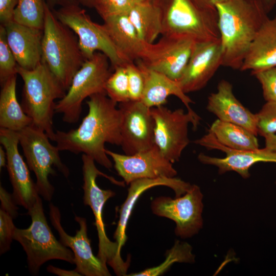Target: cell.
<instances>
[{
    "instance_id": "obj_2",
    "label": "cell",
    "mask_w": 276,
    "mask_h": 276,
    "mask_svg": "<svg viewBox=\"0 0 276 276\" xmlns=\"http://www.w3.org/2000/svg\"><path fill=\"white\" fill-rule=\"evenodd\" d=\"M222 66L240 70L267 13L260 0H226L217 4Z\"/></svg>"
},
{
    "instance_id": "obj_38",
    "label": "cell",
    "mask_w": 276,
    "mask_h": 276,
    "mask_svg": "<svg viewBox=\"0 0 276 276\" xmlns=\"http://www.w3.org/2000/svg\"><path fill=\"white\" fill-rule=\"evenodd\" d=\"M1 209L8 214L13 219L18 215L17 204L14 201L12 194L9 193L1 185L0 186Z\"/></svg>"
},
{
    "instance_id": "obj_43",
    "label": "cell",
    "mask_w": 276,
    "mask_h": 276,
    "mask_svg": "<svg viewBox=\"0 0 276 276\" xmlns=\"http://www.w3.org/2000/svg\"><path fill=\"white\" fill-rule=\"evenodd\" d=\"M51 4L59 5L62 7L78 5L79 4L77 0H49Z\"/></svg>"
},
{
    "instance_id": "obj_24",
    "label": "cell",
    "mask_w": 276,
    "mask_h": 276,
    "mask_svg": "<svg viewBox=\"0 0 276 276\" xmlns=\"http://www.w3.org/2000/svg\"><path fill=\"white\" fill-rule=\"evenodd\" d=\"M144 78V88L141 101L149 108L163 105L173 95L184 104L188 111L196 113L190 106L193 101L183 92L179 82L164 74L146 67L139 60L135 61Z\"/></svg>"
},
{
    "instance_id": "obj_47",
    "label": "cell",
    "mask_w": 276,
    "mask_h": 276,
    "mask_svg": "<svg viewBox=\"0 0 276 276\" xmlns=\"http://www.w3.org/2000/svg\"><path fill=\"white\" fill-rule=\"evenodd\" d=\"M134 1H135L136 2H143V1H151V0H134Z\"/></svg>"
},
{
    "instance_id": "obj_14",
    "label": "cell",
    "mask_w": 276,
    "mask_h": 276,
    "mask_svg": "<svg viewBox=\"0 0 276 276\" xmlns=\"http://www.w3.org/2000/svg\"><path fill=\"white\" fill-rule=\"evenodd\" d=\"M195 44L188 38L162 36L157 42L149 44L143 58L138 60L146 67L178 81Z\"/></svg>"
},
{
    "instance_id": "obj_8",
    "label": "cell",
    "mask_w": 276,
    "mask_h": 276,
    "mask_svg": "<svg viewBox=\"0 0 276 276\" xmlns=\"http://www.w3.org/2000/svg\"><path fill=\"white\" fill-rule=\"evenodd\" d=\"M18 132L28 166L36 176L38 193L45 200L50 201L55 188L49 176L56 174L54 167L66 178L69 176V169L61 159L59 148L50 142L43 130L32 124Z\"/></svg>"
},
{
    "instance_id": "obj_40",
    "label": "cell",
    "mask_w": 276,
    "mask_h": 276,
    "mask_svg": "<svg viewBox=\"0 0 276 276\" xmlns=\"http://www.w3.org/2000/svg\"><path fill=\"white\" fill-rule=\"evenodd\" d=\"M47 270L48 272L59 276H80L81 274L77 272L75 269L67 270L58 268L53 265H49Z\"/></svg>"
},
{
    "instance_id": "obj_7",
    "label": "cell",
    "mask_w": 276,
    "mask_h": 276,
    "mask_svg": "<svg viewBox=\"0 0 276 276\" xmlns=\"http://www.w3.org/2000/svg\"><path fill=\"white\" fill-rule=\"evenodd\" d=\"M162 7V36L188 38L195 43L220 39L216 9L202 7L194 0H169Z\"/></svg>"
},
{
    "instance_id": "obj_46",
    "label": "cell",
    "mask_w": 276,
    "mask_h": 276,
    "mask_svg": "<svg viewBox=\"0 0 276 276\" xmlns=\"http://www.w3.org/2000/svg\"><path fill=\"white\" fill-rule=\"evenodd\" d=\"M79 3L86 7H92L95 6L96 0H77Z\"/></svg>"
},
{
    "instance_id": "obj_41",
    "label": "cell",
    "mask_w": 276,
    "mask_h": 276,
    "mask_svg": "<svg viewBox=\"0 0 276 276\" xmlns=\"http://www.w3.org/2000/svg\"><path fill=\"white\" fill-rule=\"evenodd\" d=\"M200 6L208 9H216L217 4L224 2L226 0H194Z\"/></svg>"
},
{
    "instance_id": "obj_21",
    "label": "cell",
    "mask_w": 276,
    "mask_h": 276,
    "mask_svg": "<svg viewBox=\"0 0 276 276\" xmlns=\"http://www.w3.org/2000/svg\"><path fill=\"white\" fill-rule=\"evenodd\" d=\"M4 26L8 44L18 65L27 70L36 68L42 62L43 30L13 20Z\"/></svg>"
},
{
    "instance_id": "obj_42",
    "label": "cell",
    "mask_w": 276,
    "mask_h": 276,
    "mask_svg": "<svg viewBox=\"0 0 276 276\" xmlns=\"http://www.w3.org/2000/svg\"><path fill=\"white\" fill-rule=\"evenodd\" d=\"M265 138V145L266 148L276 153V134H271L266 135Z\"/></svg>"
},
{
    "instance_id": "obj_34",
    "label": "cell",
    "mask_w": 276,
    "mask_h": 276,
    "mask_svg": "<svg viewBox=\"0 0 276 276\" xmlns=\"http://www.w3.org/2000/svg\"><path fill=\"white\" fill-rule=\"evenodd\" d=\"M136 2L134 0H96L94 7L102 18L129 13Z\"/></svg>"
},
{
    "instance_id": "obj_27",
    "label": "cell",
    "mask_w": 276,
    "mask_h": 276,
    "mask_svg": "<svg viewBox=\"0 0 276 276\" xmlns=\"http://www.w3.org/2000/svg\"><path fill=\"white\" fill-rule=\"evenodd\" d=\"M16 75L3 83L0 94V127L19 132L32 124L17 99Z\"/></svg>"
},
{
    "instance_id": "obj_22",
    "label": "cell",
    "mask_w": 276,
    "mask_h": 276,
    "mask_svg": "<svg viewBox=\"0 0 276 276\" xmlns=\"http://www.w3.org/2000/svg\"><path fill=\"white\" fill-rule=\"evenodd\" d=\"M129 185L127 198L119 210V219L113 235L120 251L127 240L126 227L133 207L144 192L154 187L164 186L172 189L175 197H179L185 194L191 185L180 178L167 177L139 179L133 181Z\"/></svg>"
},
{
    "instance_id": "obj_4",
    "label": "cell",
    "mask_w": 276,
    "mask_h": 276,
    "mask_svg": "<svg viewBox=\"0 0 276 276\" xmlns=\"http://www.w3.org/2000/svg\"><path fill=\"white\" fill-rule=\"evenodd\" d=\"M17 72L24 82L21 105L24 112L32 119V124L52 140L55 101L64 97L66 90L42 62L31 70L18 66Z\"/></svg>"
},
{
    "instance_id": "obj_37",
    "label": "cell",
    "mask_w": 276,
    "mask_h": 276,
    "mask_svg": "<svg viewBox=\"0 0 276 276\" xmlns=\"http://www.w3.org/2000/svg\"><path fill=\"white\" fill-rule=\"evenodd\" d=\"M13 218L2 209H0V254H4L10 249L16 227Z\"/></svg>"
},
{
    "instance_id": "obj_5",
    "label": "cell",
    "mask_w": 276,
    "mask_h": 276,
    "mask_svg": "<svg viewBox=\"0 0 276 276\" xmlns=\"http://www.w3.org/2000/svg\"><path fill=\"white\" fill-rule=\"evenodd\" d=\"M82 174L83 183V203L90 207L95 216L98 239L99 250L97 257L104 263L108 264L117 275H126L130 265V258L124 261L121 257L117 242L110 241L107 237L103 220V206L108 199L113 197L115 193L111 190H103L97 185L98 176H103L113 183L124 186L125 182L117 180L100 171L95 165V160L90 156L83 154Z\"/></svg>"
},
{
    "instance_id": "obj_3",
    "label": "cell",
    "mask_w": 276,
    "mask_h": 276,
    "mask_svg": "<svg viewBox=\"0 0 276 276\" xmlns=\"http://www.w3.org/2000/svg\"><path fill=\"white\" fill-rule=\"evenodd\" d=\"M86 60L75 33L57 19L45 2L42 62L67 91L74 75Z\"/></svg>"
},
{
    "instance_id": "obj_13",
    "label": "cell",
    "mask_w": 276,
    "mask_h": 276,
    "mask_svg": "<svg viewBox=\"0 0 276 276\" xmlns=\"http://www.w3.org/2000/svg\"><path fill=\"white\" fill-rule=\"evenodd\" d=\"M122 113L121 146L125 154L132 155L154 145V121L149 108L141 101L120 103Z\"/></svg>"
},
{
    "instance_id": "obj_6",
    "label": "cell",
    "mask_w": 276,
    "mask_h": 276,
    "mask_svg": "<svg viewBox=\"0 0 276 276\" xmlns=\"http://www.w3.org/2000/svg\"><path fill=\"white\" fill-rule=\"evenodd\" d=\"M27 214L31 218L30 226L25 229L15 227L13 240L18 242L26 252L31 274L38 275L41 266L51 260L75 264L72 250L56 239L49 227L39 196Z\"/></svg>"
},
{
    "instance_id": "obj_19",
    "label": "cell",
    "mask_w": 276,
    "mask_h": 276,
    "mask_svg": "<svg viewBox=\"0 0 276 276\" xmlns=\"http://www.w3.org/2000/svg\"><path fill=\"white\" fill-rule=\"evenodd\" d=\"M222 64L220 39L195 43L186 69L178 81L186 94L203 88Z\"/></svg>"
},
{
    "instance_id": "obj_29",
    "label": "cell",
    "mask_w": 276,
    "mask_h": 276,
    "mask_svg": "<svg viewBox=\"0 0 276 276\" xmlns=\"http://www.w3.org/2000/svg\"><path fill=\"white\" fill-rule=\"evenodd\" d=\"M195 256L192 247L188 243L176 240L173 246L166 252L165 261L158 266L146 269L142 271L127 274L128 276H157L164 274L176 262L192 263Z\"/></svg>"
},
{
    "instance_id": "obj_20",
    "label": "cell",
    "mask_w": 276,
    "mask_h": 276,
    "mask_svg": "<svg viewBox=\"0 0 276 276\" xmlns=\"http://www.w3.org/2000/svg\"><path fill=\"white\" fill-rule=\"evenodd\" d=\"M206 109L218 120L241 126L258 135L256 114L236 98L233 86L228 81L222 80L219 82L217 91L208 97Z\"/></svg>"
},
{
    "instance_id": "obj_26",
    "label": "cell",
    "mask_w": 276,
    "mask_h": 276,
    "mask_svg": "<svg viewBox=\"0 0 276 276\" xmlns=\"http://www.w3.org/2000/svg\"><path fill=\"white\" fill-rule=\"evenodd\" d=\"M139 37L153 43L163 30V10L157 0L136 2L128 14Z\"/></svg>"
},
{
    "instance_id": "obj_30",
    "label": "cell",
    "mask_w": 276,
    "mask_h": 276,
    "mask_svg": "<svg viewBox=\"0 0 276 276\" xmlns=\"http://www.w3.org/2000/svg\"><path fill=\"white\" fill-rule=\"evenodd\" d=\"M44 0H18L13 21L43 30L45 16Z\"/></svg>"
},
{
    "instance_id": "obj_39",
    "label": "cell",
    "mask_w": 276,
    "mask_h": 276,
    "mask_svg": "<svg viewBox=\"0 0 276 276\" xmlns=\"http://www.w3.org/2000/svg\"><path fill=\"white\" fill-rule=\"evenodd\" d=\"M18 0H0L1 25H5L13 20V15Z\"/></svg>"
},
{
    "instance_id": "obj_33",
    "label": "cell",
    "mask_w": 276,
    "mask_h": 276,
    "mask_svg": "<svg viewBox=\"0 0 276 276\" xmlns=\"http://www.w3.org/2000/svg\"><path fill=\"white\" fill-rule=\"evenodd\" d=\"M256 114L258 134L264 137L276 132V101L266 102Z\"/></svg>"
},
{
    "instance_id": "obj_16",
    "label": "cell",
    "mask_w": 276,
    "mask_h": 276,
    "mask_svg": "<svg viewBox=\"0 0 276 276\" xmlns=\"http://www.w3.org/2000/svg\"><path fill=\"white\" fill-rule=\"evenodd\" d=\"M194 143L209 150H218L226 154L223 158L212 157L202 153L198 155L200 162L217 167L220 174L235 171L243 178H247L250 176L249 169L254 164L259 162L276 163V153L266 147L255 150L232 149L219 143L209 131L201 138L195 140Z\"/></svg>"
},
{
    "instance_id": "obj_18",
    "label": "cell",
    "mask_w": 276,
    "mask_h": 276,
    "mask_svg": "<svg viewBox=\"0 0 276 276\" xmlns=\"http://www.w3.org/2000/svg\"><path fill=\"white\" fill-rule=\"evenodd\" d=\"M0 142L7 154L6 167L13 187L14 201L17 205L28 210L34 205L39 194L28 165L18 151V132L1 128Z\"/></svg>"
},
{
    "instance_id": "obj_31",
    "label": "cell",
    "mask_w": 276,
    "mask_h": 276,
    "mask_svg": "<svg viewBox=\"0 0 276 276\" xmlns=\"http://www.w3.org/2000/svg\"><path fill=\"white\" fill-rule=\"evenodd\" d=\"M126 65L113 69L105 85L107 96L118 103L130 100L128 77Z\"/></svg>"
},
{
    "instance_id": "obj_35",
    "label": "cell",
    "mask_w": 276,
    "mask_h": 276,
    "mask_svg": "<svg viewBox=\"0 0 276 276\" xmlns=\"http://www.w3.org/2000/svg\"><path fill=\"white\" fill-rule=\"evenodd\" d=\"M125 67L128 77L130 100L141 101L144 88L143 73L134 62H129Z\"/></svg>"
},
{
    "instance_id": "obj_9",
    "label": "cell",
    "mask_w": 276,
    "mask_h": 276,
    "mask_svg": "<svg viewBox=\"0 0 276 276\" xmlns=\"http://www.w3.org/2000/svg\"><path fill=\"white\" fill-rule=\"evenodd\" d=\"M108 58L96 52L86 59L74 75L65 95L56 103L55 113L62 115L67 123H77L82 112L83 101L97 94H106L105 85L111 74Z\"/></svg>"
},
{
    "instance_id": "obj_1",
    "label": "cell",
    "mask_w": 276,
    "mask_h": 276,
    "mask_svg": "<svg viewBox=\"0 0 276 276\" xmlns=\"http://www.w3.org/2000/svg\"><path fill=\"white\" fill-rule=\"evenodd\" d=\"M88 112L79 126L68 131L57 130L52 141L60 151L83 153L109 169L112 162L105 152V143L120 146L122 113L117 103L106 94H97L86 101Z\"/></svg>"
},
{
    "instance_id": "obj_44",
    "label": "cell",
    "mask_w": 276,
    "mask_h": 276,
    "mask_svg": "<svg viewBox=\"0 0 276 276\" xmlns=\"http://www.w3.org/2000/svg\"><path fill=\"white\" fill-rule=\"evenodd\" d=\"M267 13L270 12L276 4V0H260Z\"/></svg>"
},
{
    "instance_id": "obj_12",
    "label": "cell",
    "mask_w": 276,
    "mask_h": 276,
    "mask_svg": "<svg viewBox=\"0 0 276 276\" xmlns=\"http://www.w3.org/2000/svg\"><path fill=\"white\" fill-rule=\"evenodd\" d=\"M202 199L200 188L194 184L185 194L174 199L168 196L155 198L151 208L154 214L173 221L175 235L186 239L197 234L203 226Z\"/></svg>"
},
{
    "instance_id": "obj_45",
    "label": "cell",
    "mask_w": 276,
    "mask_h": 276,
    "mask_svg": "<svg viewBox=\"0 0 276 276\" xmlns=\"http://www.w3.org/2000/svg\"><path fill=\"white\" fill-rule=\"evenodd\" d=\"M7 164V154L3 146H0V168L4 167Z\"/></svg>"
},
{
    "instance_id": "obj_28",
    "label": "cell",
    "mask_w": 276,
    "mask_h": 276,
    "mask_svg": "<svg viewBox=\"0 0 276 276\" xmlns=\"http://www.w3.org/2000/svg\"><path fill=\"white\" fill-rule=\"evenodd\" d=\"M209 132L221 144L238 150H255L259 149L255 134L245 128L231 123L216 120Z\"/></svg>"
},
{
    "instance_id": "obj_36",
    "label": "cell",
    "mask_w": 276,
    "mask_h": 276,
    "mask_svg": "<svg viewBox=\"0 0 276 276\" xmlns=\"http://www.w3.org/2000/svg\"><path fill=\"white\" fill-rule=\"evenodd\" d=\"M260 83L266 102L276 101V66L252 73Z\"/></svg>"
},
{
    "instance_id": "obj_10",
    "label": "cell",
    "mask_w": 276,
    "mask_h": 276,
    "mask_svg": "<svg viewBox=\"0 0 276 276\" xmlns=\"http://www.w3.org/2000/svg\"><path fill=\"white\" fill-rule=\"evenodd\" d=\"M53 12L59 21L77 35L86 59L90 58L96 52H101L108 58L113 69L129 63L117 50L103 25L94 22L78 5L61 7Z\"/></svg>"
},
{
    "instance_id": "obj_23",
    "label": "cell",
    "mask_w": 276,
    "mask_h": 276,
    "mask_svg": "<svg viewBox=\"0 0 276 276\" xmlns=\"http://www.w3.org/2000/svg\"><path fill=\"white\" fill-rule=\"evenodd\" d=\"M102 24L113 45L128 62L141 60L148 45L139 36L128 15L109 16Z\"/></svg>"
},
{
    "instance_id": "obj_15",
    "label": "cell",
    "mask_w": 276,
    "mask_h": 276,
    "mask_svg": "<svg viewBox=\"0 0 276 276\" xmlns=\"http://www.w3.org/2000/svg\"><path fill=\"white\" fill-rule=\"evenodd\" d=\"M50 219L52 225L58 232L60 242L65 246L70 248L74 256L75 270L85 276L111 275L107 264L98 257L94 256L87 236V227L85 218L75 216V220L79 225L74 236L68 235L61 224L59 209L52 203L49 205Z\"/></svg>"
},
{
    "instance_id": "obj_11",
    "label": "cell",
    "mask_w": 276,
    "mask_h": 276,
    "mask_svg": "<svg viewBox=\"0 0 276 276\" xmlns=\"http://www.w3.org/2000/svg\"><path fill=\"white\" fill-rule=\"evenodd\" d=\"M151 113L154 121L155 145L172 164L178 162L190 143L189 124L196 129L200 118L182 108L171 110L164 105L151 108Z\"/></svg>"
},
{
    "instance_id": "obj_17",
    "label": "cell",
    "mask_w": 276,
    "mask_h": 276,
    "mask_svg": "<svg viewBox=\"0 0 276 276\" xmlns=\"http://www.w3.org/2000/svg\"><path fill=\"white\" fill-rule=\"evenodd\" d=\"M105 152L113 160L115 169L126 185L139 179L175 177L177 173L172 163L156 145L132 155L121 154L107 149Z\"/></svg>"
},
{
    "instance_id": "obj_25",
    "label": "cell",
    "mask_w": 276,
    "mask_h": 276,
    "mask_svg": "<svg viewBox=\"0 0 276 276\" xmlns=\"http://www.w3.org/2000/svg\"><path fill=\"white\" fill-rule=\"evenodd\" d=\"M276 66V15L263 22L240 69L251 73Z\"/></svg>"
},
{
    "instance_id": "obj_32",
    "label": "cell",
    "mask_w": 276,
    "mask_h": 276,
    "mask_svg": "<svg viewBox=\"0 0 276 276\" xmlns=\"http://www.w3.org/2000/svg\"><path fill=\"white\" fill-rule=\"evenodd\" d=\"M18 65L8 44L5 28L0 26V83L2 85L10 77L17 74Z\"/></svg>"
}]
</instances>
